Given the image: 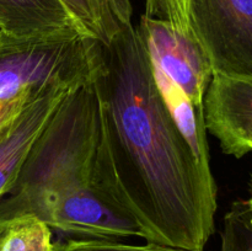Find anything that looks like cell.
<instances>
[{"mask_svg":"<svg viewBox=\"0 0 252 251\" xmlns=\"http://www.w3.org/2000/svg\"><path fill=\"white\" fill-rule=\"evenodd\" d=\"M100 42L80 31L17 38L0 31V96L93 80Z\"/></svg>","mask_w":252,"mask_h":251,"instance_id":"3957f363","label":"cell"},{"mask_svg":"<svg viewBox=\"0 0 252 251\" xmlns=\"http://www.w3.org/2000/svg\"><path fill=\"white\" fill-rule=\"evenodd\" d=\"M52 229L34 217L20 219L0 230V251H53Z\"/></svg>","mask_w":252,"mask_h":251,"instance_id":"7c38bea8","label":"cell"},{"mask_svg":"<svg viewBox=\"0 0 252 251\" xmlns=\"http://www.w3.org/2000/svg\"><path fill=\"white\" fill-rule=\"evenodd\" d=\"M121 6L123 7H127V9H132V5H130L129 0H116Z\"/></svg>","mask_w":252,"mask_h":251,"instance_id":"e0dca14e","label":"cell"},{"mask_svg":"<svg viewBox=\"0 0 252 251\" xmlns=\"http://www.w3.org/2000/svg\"><path fill=\"white\" fill-rule=\"evenodd\" d=\"M249 191H250L251 198H252V175H251V177H250V181H249Z\"/></svg>","mask_w":252,"mask_h":251,"instance_id":"ac0fdd59","label":"cell"},{"mask_svg":"<svg viewBox=\"0 0 252 251\" xmlns=\"http://www.w3.org/2000/svg\"><path fill=\"white\" fill-rule=\"evenodd\" d=\"M81 32L107 44L126 26L132 25V9L116 0H59Z\"/></svg>","mask_w":252,"mask_h":251,"instance_id":"8fae6325","label":"cell"},{"mask_svg":"<svg viewBox=\"0 0 252 251\" xmlns=\"http://www.w3.org/2000/svg\"><path fill=\"white\" fill-rule=\"evenodd\" d=\"M239 204H240L241 209H243L244 214H245L246 219H248L249 224H250L252 229V198L250 197L248 201H240L239 202Z\"/></svg>","mask_w":252,"mask_h":251,"instance_id":"2e32d148","label":"cell"},{"mask_svg":"<svg viewBox=\"0 0 252 251\" xmlns=\"http://www.w3.org/2000/svg\"><path fill=\"white\" fill-rule=\"evenodd\" d=\"M100 110L94 181L147 243L204 251L216 229L217 185L165 107L137 27L100 43L93 76Z\"/></svg>","mask_w":252,"mask_h":251,"instance_id":"6da1fadb","label":"cell"},{"mask_svg":"<svg viewBox=\"0 0 252 251\" xmlns=\"http://www.w3.org/2000/svg\"><path fill=\"white\" fill-rule=\"evenodd\" d=\"M46 224L78 239L120 241L132 236L145 238L139 224L95 181L59 198L52 207Z\"/></svg>","mask_w":252,"mask_h":251,"instance_id":"5b68a950","label":"cell"},{"mask_svg":"<svg viewBox=\"0 0 252 251\" xmlns=\"http://www.w3.org/2000/svg\"><path fill=\"white\" fill-rule=\"evenodd\" d=\"M137 31L152 63L192 100L203 103L213 69L193 34L184 33L169 22L145 15L140 17Z\"/></svg>","mask_w":252,"mask_h":251,"instance_id":"8992f818","label":"cell"},{"mask_svg":"<svg viewBox=\"0 0 252 251\" xmlns=\"http://www.w3.org/2000/svg\"><path fill=\"white\" fill-rule=\"evenodd\" d=\"M189 0H145V16L171 24L184 33L192 34L189 22Z\"/></svg>","mask_w":252,"mask_h":251,"instance_id":"5bb4252c","label":"cell"},{"mask_svg":"<svg viewBox=\"0 0 252 251\" xmlns=\"http://www.w3.org/2000/svg\"><path fill=\"white\" fill-rule=\"evenodd\" d=\"M53 251H189L170 248L159 244L129 245L120 241L94 240V239H69L53 244Z\"/></svg>","mask_w":252,"mask_h":251,"instance_id":"4fadbf2b","label":"cell"},{"mask_svg":"<svg viewBox=\"0 0 252 251\" xmlns=\"http://www.w3.org/2000/svg\"><path fill=\"white\" fill-rule=\"evenodd\" d=\"M100 110L93 80L71 89L0 197V230L27 217L43 223L59 198L94 181Z\"/></svg>","mask_w":252,"mask_h":251,"instance_id":"7a4b0ae2","label":"cell"},{"mask_svg":"<svg viewBox=\"0 0 252 251\" xmlns=\"http://www.w3.org/2000/svg\"><path fill=\"white\" fill-rule=\"evenodd\" d=\"M152 68L162 102L169 111L177 129L189 143L199 164L211 169L204 102L201 103L192 100L177 84L153 63Z\"/></svg>","mask_w":252,"mask_h":251,"instance_id":"30bf717a","label":"cell"},{"mask_svg":"<svg viewBox=\"0 0 252 251\" xmlns=\"http://www.w3.org/2000/svg\"><path fill=\"white\" fill-rule=\"evenodd\" d=\"M0 31L25 38L80 30L59 0H0Z\"/></svg>","mask_w":252,"mask_h":251,"instance_id":"9c48e42d","label":"cell"},{"mask_svg":"<svg viewBox=\"0 0 252 251\" xmlns=\"http://www.w3.org/2000/svg\"><path fill=\"white\" fill-rule=\"evenodd\" d=\"M70 90L47 89L0 132V197L12 187L32 144Z\"/></svg>","mask_w":252,"mask_h":251,"instance_id":"ba28073f","label":"cell"},{"mask_svg":"<svg viewBox=\"0 0 252 251\" xmlns=\"http://www.w3.org/2000/svg\"><path fill=\"white\" fill-rule=\"evenodd\" d=\"M43 91H41V93L24 91V93H20L15 96H10V97L0 96V132L5 127H7L24 111L25 107L32 100H34L37 96L41 95Z\"/></svg>","mask_w":252,"mask_h":251,"instance_id":"9a60e30c","label":"cell"},{"mask_svg":"<svg viewBox=\"0 0 252 251\" xmlns=\"http://www.w3.org/2000/svg\"><path fill=\"white\" fill-rule=\"evenodd\" d=\"M207 130L223 153L234 157L252 152V78L213 74L204 95Z\"/></svg>","mask_w":252,"mask_h":251,"instance_id":"52a82bcc","label":"cell"},{"mask_svg":"<svg viewBox=\"0 0 252 251\" xmlns=\"http://www.w3.org/2000/svg\"><path fill=\"white\" fill-rule=\"evenodd\" d=\"M189 22L213 74L252 78V0H189Z\"/></svg>","mask_w":252,"mask_h":251,"instance_id":"277c9868","label":"cell"}]
</instances>
